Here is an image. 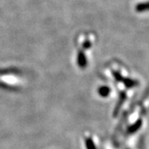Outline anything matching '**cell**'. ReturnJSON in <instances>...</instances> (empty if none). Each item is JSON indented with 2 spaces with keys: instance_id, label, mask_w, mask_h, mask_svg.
Returning a JSON list of instances; mask_svg holds the SVG:
<instances>
[{
  "instance_id": "6da1fadb",
  "label": "cell",
  "mask_w": 149,
  "mask_h": 149,
  "mask_svg": "<svg viewBox=\"0 0 149 149\" xmlns=\"http://www.w3.org/2000/svg\"><path fill=\"white\" fill-rule=\"evenodd\" d=\"M143 126V121L141 119H139L138 121L133 123L130 127H128V133H134L136 132H138L139 129L141 128V127Z\"/></svg>"
},
{
  "instance_id": "7a4b0ae2",
  "label": "cell",
  "mask_w": 149,
  "mask_h": 149,
  "mask_svg": "<svg viewBox=\"0 0 149 149\" xmlns=\"http://www.w3.org/2000/svg\"><path fill=\"white\" fill-rule=\"evenodd\" d=\"M135 9H136L137 12H139V13L149 11V1L144 2V3H139V4L136 5Z\"/></svg>"
},
{
  "instance_id": "3957f363",
  "label": "cell",
  "mask_w": 149,
  "mask_h": 149,
  "mask_svg": "<svg viewBox=\"0 0 149 149\" xmlns=\"http://www.w3.org/2000/svg\"><path fill=\"white\" fill-rule=\"evenodd\" d=\"M120 81H123V83L124 84V85L127 88H133V87H135L139 85L138 81H135V80H131V79H127V78H122Z\"/></svg>"
},
{
  "instance_id": "277c9868",
  "label": "cell",
  "mask_w": 149,
  "mask_h": 149,
  "mask_svg": "<svg viewBox=\"0 0 149 149\" xmlns=\"http://www.w3.org/2000/svg\"><path fill=\"white\" fill-rule=\"evenodd\" d=\"M110 93V88H109L108 86H101L99 89V94L102 97H107Z\"/></svg>"
},
{
  "instance_id": "5b68a950",
  "label": "cell",
  "mask_w": 149,
  "mask_h": 149,
  "mask_svg": "<svg viewBox=\"0 0 149 149\" xmlns=\"http://www.w3.org/2000/svg\"><path fill=\"white\" fill-rule=\"evenodd\" d=\"M78 64L81 67H85V65H86L87 61H86V58H85V54H79V56H78Z\"/></svg>"
},
{
  "instance_id": "8992f818",
  "label": "cell",
  "mask_w": 149,
  "mask_h": 149,
  "mask_svg": "<svg viewBox=\"0 0 149 149\" xmlns=\"http://www.w3.org/2000/svg\"><path fill=\"white\" fill-rule=\"evenodd\" d=\"M86 146H87V148L88 149H96L95 145V143H93V141L91 139L86 140Z\"/></svg>"
}]
</instances>
